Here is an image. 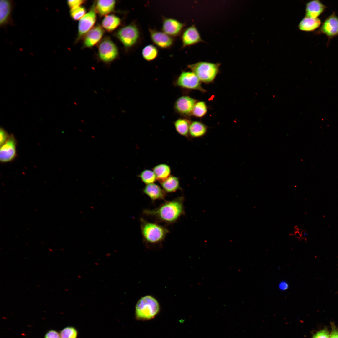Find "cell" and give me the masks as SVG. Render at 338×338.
I'll list each match as a JSON object with an SVG mask.
<instances>
[{
  "label": "cell",
  "mask_w": 338,
  "mask_h": 338,
  "mask_svg": "<svg viewBox=\"0 0 338 338\" xmlns=\"http://www.w3.org/2000/svg\"><path fill=\"white\" fill-rule=\"evenodd\" d=\"M181 40L183 48L203 42L199 32L194 25L187 28L183 31Z\"/></svg>",
  "instance_id": "cell-10"
},
{
  "label": "cell",
  "mask_w": 338,
  "mask_h": 338,
  "mask_svg": "<svg viewBox=\"0 0 338 338\" xmlns=\"http://www.w3.org/2000/svg\"><path fill=\"white\" fill-rule=\"evenodd\" d=\"M157 180L159 182L163 181L171 175V170L170 166L165 163L160 164L155 166L152 169Z\"/></svg>",
  "instance_id": "cell-24"
},
{
  "label": "cell",
  "mask_w": 338,
  "mask_h": 338,
  "mask_svg": "<svg viewBox=\"0 0 338 338\" xmlns=\"http://www.w3.org/2000/svg\"><path fill=\"white\" fill-rule=\"evenodd\" d=\"M191 123L187 119L180 118L174 122V125L176 131L179 134L188 138Z\"/></svg>",
  "instance_id": "cell-22"
},
{
  "label": "cell",
  "mask_w": 338,
  "mask_h": 338,
  "mask_svg": "<svg viewBox=\"0 0 338 338\" xmlns=\"http://www.w3.org/2000/svg\"><path fill=\"white\" fill-rule=\"evenodd\" d=\"M160 310L157 300L154 297L147 295L141 298L137 302L135 310L136 319L147 320L154 318Z\"/></svg>",
  "instance_id": "cell-2"
},
{
  "label": "cell",
  "mask_w": 338,
  "mask_h": 338,
  "mask_svg": "<svg viewBox=\"0 0 338 338\" xmlns=\"http://www.w3.org/2000/svg\"><path fill=\"white\" fill-rule=\"evenodd\" d=\"M162 189L166 193L175 192L180 189L179 178L170 175L166 179L159 182Z\"/></svg>",
  "instance_id": "cell-20"
},
{
  "label": "cell",
  "mask_w": 338,
  "mask_h": 338,
  "mask_svg": "<svg viewBox=\"0 0 338 338\" xmlns=\"http://www.w3.org/2000/svg\"><path fill=\"white\" fill-rule=\"evenodd\" d=\"M115 1V0H98L96 5V9L101 15H107L114 9Z\"/></svg>",
  "instance_id": "cell-23"
},
{
  "label": "cell",
  "mask_w": 338,
  "mask_h": 338,
  "mask_svg": "<svg viewBox=\"0 0 338 338\" xmlns=\"http://www.w3.org/2000/svg\"><path fill=\"white\" fill-rule=\"evenodd\" d=\"M143 192L152 201L164 200L166 193L158 185L154 183L146 185L143 189Z\"/></svg>",
  "instance_id": "cell-15"
},
{
  "label": "cell",
  "mask_w": 338,
  "mask_h": 338,
  "mask_svg": "<svg viewBox=\"0 0 338 338\" xmlns=\"http://www.w3.org/2000/svg\"><path fill=\"white\" fill-rule=\"evenodd\" d=\"M117 35L125 47L130 48L137 42L139 38L140 32L136 25L131 24L120 29Z\"/></svg>",
  "instance_id": "cell-6"
},
{
  "label": "cell",
  "mask_w": 338,
  "mask_h": 338,
  "mask_svg": "<svg viewBox=\"0 0 338 338\" xmlns=\"http://www.w3.org/2000/svg\"><path fill=\"white\" fill-rule=\"evenodd\" d=\"M84 2L82 0H68L67 3L68 6L71 8L80 6Z\"/></svg>",
  "instance_id": "cell-34"
},
{
  "label": "cell",
  "mask_w": 338,
  "mask_h": 338,
  "mask_svg": "<svg viewBox=\"0 0 338 338\" xmlns=\"http://www.w3.org/2000/svg\"><path fill=\"white\" fill-rule=\"evenodd\" d=\"M207 111V107L205 103L203 101H199L196 103L192 114L195 116L201 117L206 114Z\"/></svg>",
  "instance_id": "cell-28"
},
{
  "label": "cell",
  "mask_w": 338,
  "mask_h": 338,
  "mask_svg": "<svg viewBox=\"0 0 338 338\" xmlns=\"http://www.w3.org/2000/svg\"><path fill=\"white\" fill-rule=\"evenodd\" d=\"M321 24L318 18H312L307 17L303 18L299 24V28L302 31H311L318 28Z\"/></svg>",
  "instance_id": "cell-21"
},
{
  "label": "cell",
  "mask_w": 338,
  "mask_h": 338,
  "mask_svg": "<svg viewBox=\"0 0 338 338\" xmlns=\"http://www.w3.org/2000/svg\"><path fill=\"white\" fill-rule=\"evenodd\" d=\"M325 8V6L318 0L310 1L306 5V16L312 18H317L323 12Z\"/></svg>",
  "instance_id": "cell-18"
},
{
  "label": "cell",
  "mask_w": 338,
  "mask_h": 338,
  "mask_svg": "<svg viewBox=\"0 0 338 338\" xmlns=\"http://www.w3.org/2000/svg\"><path fill=\"white\" fill-rule=\"evenodd\" d=\"M85 12L84 8L79 6L71 8L70 14L73 19L78 20L80 19L85 15Z\"/></svg>",
  "instance_id": "cell-30"
},
{
  "label": "cell",
  "mask_w": 338,
  "mask_h": 338,
  "mask_svg": "<svg viewBox=\"0 0 338 338\" xmlns=\"http://www.w3.org/2000/svg\"><path fill=\"white\" fill-rule=\"evenodd\" d=\"M193 98L187 96H182L176 101L174 106L175 112L182 116L192 114L193 108L197 103Z\"/></svg>",
  "instance_id": "cell-8"
},
{
  "label": "cell",
  "mask_w": 338,
  "mask_h": 338,
  "mask_svg": "<svg viewBox=\"0 0 338 338\" xmlns=\"http://www.w3.org/2000/svg\"><path fill=\"white\" fill-rule=\"evenodd\" d=\"M120 23V20L118 17L113 15L106 16L103 20V27L108 31H112L116 28Z\"/></svg>",
  "instance_id": "cell-25"
},
{
  "label": "cell",
  "mask_w": 338,
  "mask_h": 338,
  "mask_svg": "<svg viewBox=\"0 0 338 338\" xmlns=\"http://www.w3.org/2000/svg\"><path fill=\"white\" fill-rule=\"evenodd\" d=\"M330 335L328 330L326 329H324L317 332L312 338H329Z\"/></svg>",
  "instance_id": "cell-31"
},
{
  "label": "cell",
  "mask_w": 338,
  "mask_h": 338,
  "mask_svg": "<svg viewBox=\"0 0 338 338\" xmlns=\"http://www.w3.org/2000/svg\"><path fill=\"white\" fill-rule=\"evenodd\" d=\"M138 177L146 185L154 183L157 180L153 171L149 169L143 170L138 175Z\"/></svg>",
  "instance_id": "cell-27"
},
{
  "label": "cell",
  "mask_w": 338,
  "mask_h": 338,
  "mask_svg": "<svg viewBox=\"0 0 338 338\" xmlns=\"http://www.w3.org/2000/svg\"><path fill=\"white\" fill-rule=\"evenodd\" d=\"M99 54L100 59L105 62L114 60L117 56V48L110 39L106 38L100 43L98 48Z\"/></svg>",
  "instance_id": "cell-7"
},
{
  "label": "cell",
  "mask_w": 338,
  "mask_h": 338,
  "mask_svg": "<svg viewBox=\"0 0 338 338\" xmlns=\"http://www.w3.org/2000/svg\"><path fill=\"white\" fill-rule=\"evenodd\" d=\"M329 338H338V329L333 325Z\"/></svg>",
  "instance_id": "cell-35"
},
{
  "label": "cell",
  "mask_w": 338,
  "mask_h": 338,
  "mask_svg": "<svg viewBox=\"0 0 338 338\" xmlns=\"http://www.w3.org/2000/svg\"><path fill=\"white\" fill-rule=\"evenodd\" d=\"M184 200V197L181 196L172 200L165 201L156 208L144 210L143 213L155 218L159 222L173 223L185 214Z\"/></svg>",
  "instance_id": "cell-1"
},
{
  "label": "cell",
  "mask_w": 338,
  "mask_h": 338,
  "mask_svg": "<svg viewBox=\"0 0 338 338\" xmlns=\"http://www.w3.org/2000/svg\"><path fill=\"white\" fill-rule=\"evenodd\" d=\"M220 64L207 62H199L188 65L187 67L205 83L212 82L219 71Z\"/></svg>",
  "instance_id": "cell-4"
},
{
  "label": "cell",
  "mask_w": 338,
  "mask_h": 338,
  "mask_svg": "<svg viewBox=\"0 0 338 338\" xmlns=\"http://www.w3.org/2000/svg\"><path fill=\"white\" fill-rule=\"evenodd\" d=\"M11 1L1 0L0 2V25L3 26L9 23L12 9Z\"/></svg>",
  "instance_id": "cell-17"
},
{
  "label": "cell",
  "mask_w": 338,
  "mask_h": 338,
  "mask_svg": "<svg viewBox=\"0 0 338 338\" xmlns=\"http://www.w3.org/2000/svg\"><path fill=\"white\" fill-rule=\"evenodd\" d=\"M104 31L99 26L91 29L87 33L84 40V44L86 47H91L97 43L101 38Z\"/></svg>",
  "instance_id": "cell-16"
},
{
  "label": "cell",
  "mask_w": 338,
  "mask_h": 338,
  "mask_svg": "<svg viewBox=\"0 0 338 338\" xmlns=\"http://www.w3.org/2000/svg\"><path fill=\"white\" fill-rule=\"evenodd\" d=\"M320 31L329 37L338 35V18L332 15L324 22L321 28Z\"/></svg>",
  "instance_id": "cell-14"
},
{
  "label": "cell",
  "mask_w": 338,
  "mask_h": 338,
  "mask_svg": "<svg viewBox=\"0 0 338 338\" xmlns=\"http://www.w3.org/2000/svg\"><path fill=\"white\" fill-rule=\"evenodd\" d=\"M185 24L172 18H164L162 30L168 35L172 37L178 36L182 32Z\"/></svg>",
  "instance_id": "cell-12"
},
{
  "label": "cell",
  "mask_w": 338,
  "mask_h": 338,
  "mask_svg": "<svg viewBox=\"0 0 338 338\" xmlns=\"http://www.w3.org/2000/svg\"><path fill=\"white\" fill-rule=\"evenodd\" d=\"M44 338H61V337L60 333L55 330H52L46 333Z\"/></svg>",
  "instance_id": "cell-33"
},
{
  "label": "cell",
  "mask_w": 338,
  "mask_h": 338,
  "mask_svg": "<svg viewBox=\"0 0 338 338\" xmlns=\"http://www.w3.org/2000/svg\"><path fill=\"white\" fill-rule=\"evenodd\" d=\"M287 285L286 284H285L284 283H282L280 284V287L282 289H286V288H287Z\"/></svg>",
  "instance_id": "cell-36"
},
{
  "label": "cell",
  "mask_w": 338,
  "mask_h": 338,
  "mask_svg": "<svg viewBox=\"0 0 338 338\" xmlns=\"http://www.w3.org/2000/svg\"><path fill=\"white\" fill-rule=\"evenodd\" d=\"M10 136L3 128H1L0 130V146L3 144L9 138Z\"/></svg>",
  "instance_id": "cell-32"
},
{
  "label": "cell",
  "mask_w": 338,
  "mask_h": 338,
  "mask_svg": "<svg viewBox=\"0 0 338 338\" xmlns=\"http://www.w3.org/2000/svg\"><path fill=\"white\" fill-rule=\"evenodd\" d=\"M16 142L14 136H10L8 140L2 145L0 149V160L5 163L10 161L16 155Z\"/></svg>",
  "instance_id": "cell-9"
},
{
  "label": "cell",
  "mask_w": 338,
  "mask_h": 338,
  "mask_svg": "<svg viewBox=\"0 0 338 338\" xmlns=\"http://www.w3.org/2000/svg\"><path fill=\"white\" fill-rule=\"evenodd\" d=\"M149 31L152 42L159 47L166 49L170 47L174 42L172 37L163 32L158 31L155 29L150 28Z\"/></svg>",
  "instance_id": "cell-11"
},
{
  "label": "cell",
  "mask_w": 338,
  "mask_h": 338,
  "mask_svg": "<svg viewBox=\"0 0 338 338\" xmlns=\"http://www.w3.org/2000/svg\"><path fill=\"white\" fill-rule=\"evenodd\" d=\"M140 228L143 240L150 244L161 243L169 232L165 227L143 218L140 219Z\"/></svg>",
  "instance_id": "cell-3"
},
{
  "label": "cell",
  "mask_w": 338,
  "mask_h": 338,
  "mask_svg": "<svg viewBox=\"0 0 338 338\" xmlns=\"http://www.w3.org/2000/svg\"><path fill=\"white\" fill-rule=\"evenodd\" d=\"M61 338H78V332L77 329L73 326H67L60 332Z\"/></svg>",
  "instance_id": "cell-29"
},
{
  "label": "cell",
  "mask_w": 338,
  "mask_h": 338,
  "mask_svg": "<svg viewBox=\"0 0 338 338\" xmlns=\"http://www.w3.org/2000/svg\"><path fill=\"white\" fill-rule=\"evenodd\" d=\"M207 127L203 123L198 121L191 122L189 132V136L191 138L202 137L207 133Z\"/></svg>",
  "instance_id": "cell-19"
},
{
  "label": "cell",
  "mask_w": 338,
  "mask_h": 338,
  "mask_svg": "<svg viewBox=\"0 0 338 338\" xmlns=\"http://www.w3.org/2000/svg\"><path fill=\"white\" fill-rule=\"evenodd\" d=\"M174 83L176 86L182 88L198 90L202 92L205 91L201 86V81L192 71L182 72Z\"/></svg>",
  "instance_id": "cell-5"
},
{
  "label": "cell",
  "mask_w": 338,
  "mask_h": 338,
  "mask_svg": "<svg viewBox=\"0 0 338 338\" xmlns=\"http://www.w3.org/2000/svg\"><path fill=\"white\" fill-rule=\"evenodd\" d=\"M96 13L93 8L79 20L78 24V38L89 31L96 20Z\"/></svg>",
  "instance_id": "cell-13"
},
{
  "label": "cell",
  "mask_w": 338,
  "mask_h": 338,
  "mask_svg": "<svg viewBox=\"0 0 338 338\" xmlns=\"http://www.w3.org/2000/svg\"><path fill=\"white\" fill-rule=\"evenodd\" d=\"M158 53L157 48L152 44L146 45L143 48L142 51L143 58L148 61L154 60L157 57Z\"/></svg>",
  "instance_id": "cell-26"
}]
</instances>
